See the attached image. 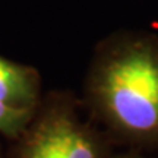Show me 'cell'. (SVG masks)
Here are the masks:
<instances>
[{
	"instance_id": "cell-4",
	"label": "cell",
	"mask_w": 158,
	"mask_h": 158,
	"mask_svg": "<svg viewBox=\"0 0 158 158\" xmlns=\"http://www.w3.org/2000/svg\"><path fill=\"white\" fill-rule=\"evenodd\" d=\"M31 117V108L13 107L0 101V132L6 135H18L27 126Z\"/></svg>"
},
{
	"instance_id": "cell-1",
	"label": "cell",
	"mask_w": 158,
	"mask_h": 158,
	"mask_svg": "<svg viewBox=\"0 0 158 158\" xmlns=\"http://www.w3.org/2000/svg\"><path fill=\"white\" fill-rule=\"evenodd\" d=\"M92 94L116 129L158 136V43L135 40L108 51L94 73Z\"/></svg>"
},
{
	"instance_id": "cell-3",
	"label": "cell",
	"mask_w": 158,
	"mask_h": 158,
	"mask_svg": "<svg viewBox=\"0 0 158 158\" xmlns=\"http://www.w3.org/2000/svg\"><path fill=\"white\" fill-rule=\"evenodd\" d=\"M37 98V81L27 68L0 57V101L31 108Z\"/></svg>"
},
{
	"instance_id": "cell-2",
	"label": "cell",
	"mask_w": 158,
	"mask_h": 158,
	"mask_svg": "<svg viewBox=\"0 0 158 158\" xmlns=\"http://www.w3.org/2000/svg\"><path fill=\"white\" fill-rule=\"evenodd\" d=\"M22 158H100L95 139L64 111L51 113L29 136Z\"/></svg>"
}]
</instances>
